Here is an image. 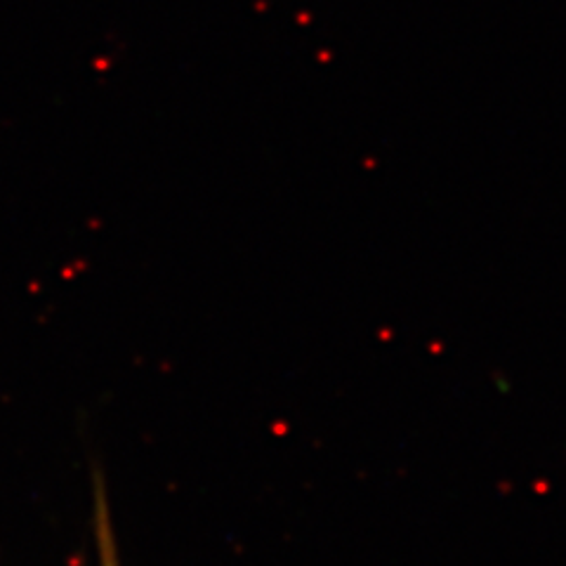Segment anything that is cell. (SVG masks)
I'll return each mask as SVG.
<instances>
[{
    "label": "cell",
    "mask_w": 566,
    "mask_h": 566,
    "mask_svg": "<svg viewBox=\"0 0 566 566\" xmlns=\"http://www.w3.org/2000/svg\"><path fill=\"white\" fill-rule=\"evenodd\" d=\"M99 547H102V566H118L116 551L112 547V531L104 522H99Z\"/></svg>",
    "instance_id": "1"
}]
</instances>
